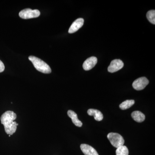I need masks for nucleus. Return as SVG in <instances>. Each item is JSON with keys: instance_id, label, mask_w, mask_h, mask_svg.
<instances>
[{"instance_id": "nucleus-1", "label": "nucleus", "mask_w": 155, "mask_h": 155, "mask_svg": "<svg viewBox=\"0 0 155 155\" xmlns=\"http://www.w3.org/2000/svg\"><path fill=\"white\" fill-rule=\"evenodd\" d=\"M16 118L17 115L12 111H6L1 116V123L4 125L6 133L9 135L14 134L17 130L18 124L14 122Z\"/></svg>"}, {"instance_id": "nucleus-2", "label": "nucleus", "mask_w": 155, "mask_h": 155, "mask_svg": "<svg viewBox=\"0 0 155 155\" xmlns=\"http://www.w3.org/2000/svg\"><path fill=\"white\" fill-rule=\"evenodd\" d=\"M28 59L32 62L35 68L38 71L45 74H49L51 72V69L49 66L39 58L35 56H30L28 57Z\"/></svg>"}, {"instance_id": "nucleus-3", "label": "nucleus", "mask_w": 155, "mask_h": 155, "mask_svg": "<svg viewBox=\"0 0 155 155\" xmlns=\"http://www.w3.org/2000/svg\"><path fill=\"white\" fill-rule=\"evenodd\" d=\"M107 138L111 144L116 148L124 145L125 140L122 136L116 133H110L108 134Z\"/></svg>"}, {"instance_id": "nucleus-4", "label": "nucleus", "mask_w": 155, "mask_h": 155, "mask_svg": "<svg viewBox=\"0 0 155 155\" xmlns=\"http://www.w3.org/2000/svg\"><path fill=\"white\" fill-rule=\"evenodd\" d=\"M40 15V12L38 10L26 8L22 10L19 13V16L23 19L37 18Z\"/></svg>"}, {"instance_id": "nucleus-5", "label": "nucleus", "mask_w": 155, "mask_h": 155, "mask_svg": "<svg viewBox=\"0 0 155 155\" xmlns=\"http://www.w3.org/2000/svg\"><path fill=\"white\" fill-rule=\"evenodd\" d=\"M149 83V81L147 78L140 77L134 81L132 84V86L133 88L136 90H142L148 85Z\"/></svg>"}, {"instance_id": "nucleus-6", "label": "nucleus", "mask_w": 155, "mask_h": 155, "mask_svg": "<svg viewBox=\"0 0 155 155\" xmlns=\"http://www.w3.org/2000/svg\"><path fill=\"white\" fill-rule=\"evenodd\" d=\"M124 66V63L121 60L116 59L111 61L110 64L108 67V72L111 73L119 71Z\"/></svg>"}, {"instance_id": "nucleus-7", "label": "nucleus", "mask_w": 155, "mask_h": 155, "mask_svg": "<svg viewBox=\"0 0 155 155\" xmlns=\"http://www.w3.org/2000/svg\"><path fill=\"white\" fill-rule=\"evenodd\" d=\"M97 62V59L96 57H91L87 58L83 63L84 69L86 71L91 70L96 65Z\"/></svg>"}, {"instance_id": "nucleus-8", "label": "nucleus", "mask_w": 155, "mask_h": 155, "mask_svg": "<svg viewBox=\"0 0 155 155\" xmlns=\"http://www.w3.org/2000/svg\"><path fill=\"white\" fill-rule=\"evenodd\" d=\"M84 20L82 18H78L72 23L69 29V33H73L77 31L83 26Z\"/></svg>"}, {"instance_id": "nucleus-9", "label": "nucleus", "mask_w": 155, "mask_h": 155, "mask_svg": "<svg viewBox=\"0 0 155 155\" xmlns=\"http://www.w3.org/2000/svg\"><path fill=\"white\" fill-rule=\"evenodd\" d=\"M80 148L82 152L85 155H99L96 150L88 144H81Z\"/></svg>"}, {"instance_id": "nucleus-10", "label": "nucleus", "mask_w": 155, "mask_h": 155, "mask_svg": "<svg viewBox=\"0 0 155 155\" xmlns=\"http://www.w3.org/2000/svg\"><path fill=\"white\" fill-rule=\"evenodd\" d=\"M67 114L68 116L72 119V122L74 125L78 127L82 126V122L78 119L77 114L75 112L71 110H69L67 112Z\"/></svg>"}, {"instance_id": "nucleus-11", "label": "nucleus", "mask_w": 155, "mask_h": 155, "mask_svg": "<svg viewBox=\"0 0 155 155\" xmlns=\"http://www.w3.org/2000/svg\"><path fill=\"white\" fill-rule=\"evenodd\" d=\"M87 114L89 116H93L94 119L96 121H101L103 120L104 118L103 114L101 111L96 109H89L87 111Z\"/></svg>"}, {"instance_id": "nucleus-12", "label": "nucleus", "mask_w": 155, "mask_h": 155, "mask_svg": "<svg viewBox=\"0 0 155 155\" xmlns=\"http://www.w3.org/2000/svg\"><path fill=\"white\" fill-rule=\"evenodd\" d=\"M131 117L134 120L137 122H142L144 121L145 116L140 111H135L132 112Z\"/></svg>"}, {"instance_id": "nucleus-13", "label": "nucleus", "mask_w": 155, "mask_h": 155, "mask_svg": "<svg viewBox=\"0 0 155 155\" xmlns=\"http://www.w3.org/2000/svg\"><path fill=\"white\" fill-rule=\"evenodd\" d=\"M134 103H135V101L134 100H126L125 101L123 102L122 104H120L119 107L121 110H127L132 107L134 104Z\"/></svg>"}, {"instance_id": "nucleus-14", "label": "nucleus", "mask_w": 155, "mask_h": 155, "mask_svg": "<svg viewBox=\"0 0 155 155\" xmlns=\"http://www.w3.org/2000/svg\"><path fill=\"white\" fill-rule=\"evenodd\" d=\"M129 151L128 149L125 146L117 148L116 150V155H128Z\"/></svg>"}, {"instance_id": "nucleus-15", "label": "nucleus", "mask_w": 155, "mask_h": 155, "mask_svg": "<svg viewBox=\"0 0 155 155\" xmlns=\"http://www.w3.org/2000/svg\"><path fill=\"white\" fill-rule=\"evenodd\" d=\"M147 17L149 21L151 23L155 24V11L151 10L149 11L147 14Z\"/></svg>"}, {"instance_id": "nucleus-16", "label": "nucleus", "mask_w": 155, "mask_h": 155, "mask_svg": "<svg viewBox=\"0 0 155 155\" xmlns=\"http://www.w3.org/2000/svg\"><path fill=\"white\" fill-rule=\"evenodd\" d=\"M5 67L2 62L0 60V73L5 70Z\"/></svg>"}]
</instances>
